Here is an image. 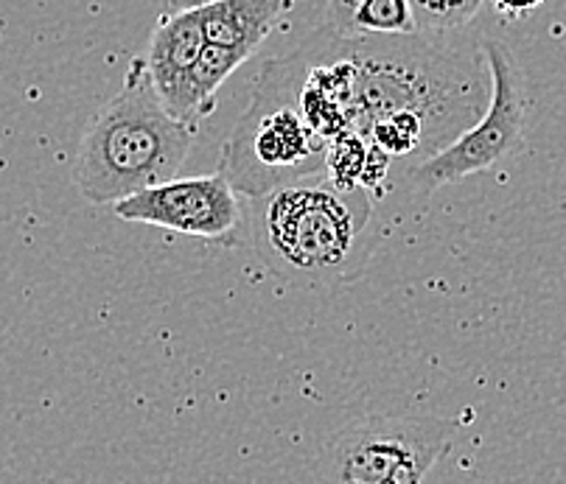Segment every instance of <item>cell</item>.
<instances>
[{"label": "cell", "mask_w": 566, "mask_h": 484, "mask_svg": "<svg viewBox=\"0 0 566 484\" xmlns=\"http://www.w3.org/2000/svg\"><path fill=\"white\" fill-rule=\"evenodd\" d=\"M354 65L348 131L407 168L434 155L485 113L471 56L418 34H345Z\"/></svg>", "instance_id": "obj_1"}, {"label": "cell", "mask_w": 566, "mask_h": 484, "mask_svg": "<svg viewBox=\"0 0 566 484\" xmlns=\"http://www.w3.org/2000/svg\"><path fill=\"white\" fill-rule=\"evenodd\" d=\"M259 261L297 292H337L365 275L381 241L374 193L332 177L248 197Z\"/></svg>", "instance_id": "obj_2"}, {"label": "cell", "mask_w": 566, "mask_h": 484, "mask_svg": "<svg viewBox=\"0 0 566 484\" xmlns=\"http://www.w3.org/2000/svg\"><path fill=\"white\" fill-rule=\"evenodd\" d=\"M197 129L166 109L146 60L138 56L129 62L120 91L87 124L73 182L91 204H115L171 180L191 155Z\"/></svg>", "instance_id": "obj_3"}, {"label": "cell", "mask_w": 566, "mask_h": 484, "mask_svg": "<svg viewBox=\"0 0 566 484\" xmlns=\"http://www.w3.org/2000/svg\"><path fill=\"white\" fill-rule=\"evenodd\" d=\"M297 54L264 62L248 113L235 120L219 173L244 197L326 173L328 144L297 104Z\"/></svg>", "instance_id": "obj_4"}, {"label": "cell", "mask_w": 566, "mask_h": 484, "mask_svg": "<svg viewBox=\"0 0 566 484\" xmlns=\"http://www.w3.org/2000/svg\"><path fill=\"white\" fill-rule=\"evenodd\" d=\"M458 423L427 414H370L319 445L308 476L337 484H418L447 460Z\"/></svg>", "instance_id": "obj_5"}, {"label": "cell", "mask_w": 566, "mask_h": 484, "mask_svg": "<svg viewBox=\"0 0 566 484\" xmlns=\"http://www.w3.org/2000/svg\"><path fill=\"white\" fill-rule=\"evenodd\" d=\"M482 54L489 62L491 76L489 107L482 118L463 135H458L452 144L403 171V191L407 193L429 197L438 188L465 180L471 173L491 171L522 146L527 98H524L516 56L500 40L482 42Z\"/></svg>", "instance_id": "obj_6"}, {"label": "cell", "mask_w": 566, "mask_h": 484, "mask_svg": "<svg viewBox=\"0 0 566 484\" xmlns=\"http://www.w3.org/2000/svg\"><path fill=\"white\" fill-rule=\"evenodd\" d=\"M113 210L124 222L151 224L228 246L235 244V233L244 219L239 191L219 171L186 180L171 177L133 197L118 199Z\"/></svg>", "instance_id": "obj_7"}, {"label": "cell", "mask_w": 566, "mask_h": 484, "mask_svg": "<svg viewBox=\"0 0 566 484\" xmlns=\"http://www.w3.org/2000/svg\"><path fill=\"white\" fill-rule=\"evenodd\" d=\"M206 29L199 9H186V12L164 14L157 23L155 34L146 51V67L155 82V91L160 102L166 104L171 115H177L182 98V87L191 73L193 62L206 49Z\"/></svg>", "instance_id": "obj_8"}, {"label": "cell", "mask_w": 566, "mask_h": 484, "mask_svg": "<svg viewBox=\"0 0 566 484\" xmlns=\"http://www.w3.org/2000/svg\"><path fill=\"white\" fill-rule=\"evenodd\" d=\"M292 9L295 0H211L199 7V18L208 42L255 54Z\"/></svg>", "instance_id": "obj_9"}, {"label": "cell", "mask_w": 566, "mask_h": 484, "mask_svg": "<svg viewBox=\"0 0 566 484\" xmlns=\"http://www.w3.org/2000/svg\"><path fill=\"white\" fill-rule=\"evenodd\" d=\"M250 56L253 54H248V51L228 49V45H217V42H206V49L197 56V62H193L191 73H188L186 78L177 118L197 126L202 124V120L217 109V96L219 91H222V84L228 82L230 73L239 65H244Z\"/></svg>", "instance_id": "obj_10"}, {"label": "cell", "mask_w": 566, "mask_h": 484, "mask_svg": "<svg viewBox=\"0 0 566 484\" xmlns=\"http://www.w3.org/2000/svg\"><path fill=\"white\" fill-rule=\"evenodd\" d=\"M354 34H421L412 0H361Z\"/></svg>", "instance_id": "obj_11"}, {"label": "cell", "mask_w": 566, "mask_h": 484, "mask_svg": "<svg viewBox=\"0 0 566 484\" xmlns=\"http://www.w3.org/2000/svg\"><path fill=\"white\" fill-rule=\"evenodd\" d=\"M480 7L482 0H412L418 31H423V34L463 29Z\"/></svg>", "instance_id": "obj_12"}, {"label": "cell", "mask_w": 566, "mask_h": 484, "mask_svg": "<svg viewBox=\"0 0 566 484\" xmlns=\"http://www.w3.org/2000/svg\"><path fill=\"white\" fill-rule=\"evenodd\" d=\"M361 0H328L326 3V29L334 34H354V18L359 12Z\"/></svg>", "instance_id": "obj_13"}, {"label": "cell", "mask_w": 566, "mask_h": 484, "mask_svg": "<svg viewBox=\"0 0 566 484\" xmlns=\"http://www.w3.org/2000/svg\"><path fill=\"white\" fill-rule=\"evenodd\" d=\"M491 3H494L502 14H507V18H524V14L536 12L544 0H491Z\"/></svg>", "instance_id": "obj_14"}, {"label": "cell", "mask_w": 566, "mask_h": 484, "mask_svg": "<svg viewBox=\"0 0 566 484\" xmlns=\"http://www.w3.org/2000/svg\"><path fill=\"white\" fill-rule=\"evenodd\" d=\"M211 3V0H160V9L164 14H175V12H186V9H199Z\"/></svg>", "instance_id": "obj_15"}]
</instances>
